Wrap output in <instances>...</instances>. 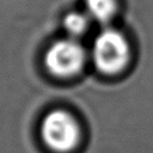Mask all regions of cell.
<instances>
[{
  "instance_id": "277c9868",
  "label": "cell",
  "mask_w": 153,
  "mask_h": 153,
  "mask_svg": "<svg viewBox=\"0 0 153 153\" xmlns=\"http://www.w3.org/2000/svg\"><path fill=\"white\" fill-rule=\"evenodd\" d=\"M88 16L98 23H108L115 14L116 0H86Z\"/></svg>"
},
{
  "instance_id": "7a4b0ae2",
  "label": "cell",
  "mask_w": 153,
  "mask_h": 153,
  "mask_svg": "<svg viewBox=\"0 0 153 153\" xmlns=\"http://www.w3.org/2000/svg\"><path fill=\"white\" fill-rule=\"evenodd\" d=\"M43 142L53 151L68 152L78 143L79 127L74 117L63 110H53L41 123Z\"/></svg>"
},
{
  "instance_id": "5b68a950",
  "label": "cell",
  "mask_w": 153,
  "mask_h": 153,
  "mask_svg": "<svg viewBox=\"0 0 153 153\" xmlns=\"http://www.w3.org/2000/svg\"><path fill=\"white\" fill-rule=\"evenodd\" d=\"M63 26L72 36H79L85 32L88 26V19L85 14L79 12H71L63 20Z\"/></svg>"
},
{
  "instance_id": "6da1fadb",
  "label": "cell",
  "mask_w": 153,
  "mask_h": 153,
  "mask_svg": "<svg viewBox=\"0 0 153 153\" xmlns=\"http://www.w3.org/2000/svg\"><path fill=\"white\" fill-rule=\"evenodd\" d=\"M92 57L100 72L105 74L117 73L128 62V42L120 31L115 29H104L94 38Z\"/></svg>"
},
{
  "instance_id": "3957f363",
  "label": "cell",
  "mask_w": 153,
  "mask_h": 153,
  "mask_svg": "<svg viewBox=\"0 0 153 153\" xmlns=\"http://www.w3.org/2000/svg\"><path fill=\"white\" fill-rule=\"evenodd\" d=\"M85 62V50L74 39H60L45 53L44 63L48 71L60 78L76 74Z\"/></svg>"
}]
</instances>
